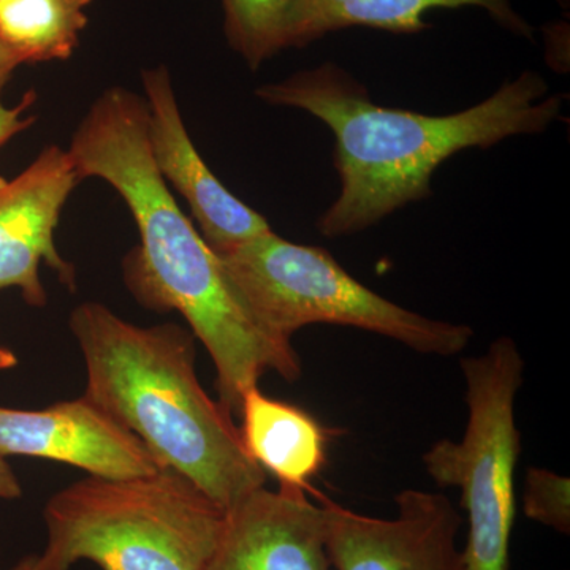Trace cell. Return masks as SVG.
I'll return each mask as SVG.
<instances>
[{
  "mask_svg": "<svg viewBox=\"0 0 570 570\" xmlns=\"http://www.w3.org/2000/svg\"><path fill=\"white\" fill-rule=\"evenodd\" d=\"M236 291L266 332L292 343L303 326L333 324L377 333L423 355H459L469 325L412 313L358 283L328 250L269 232L219 257Z\"/></svg>",
  "mask_w": 570,
  "mask_h": 570,
  "instance_id": "cell-5",
  "label": "cell"
},
{
  "mask_svg": "<svg viewBox=\"0 0 570 570\" xmlns=\"http://www.w3.org/2000/svg\"><path fill=\"white\" fill-rule=\"evenodd\" d=\"M148 105V141L153 163L176 193L189 205L202 238L217 257L261 238L272 225L261 213L228 193L195 149L176 102L174 82L167 67L141 73Z\"/></svg>",
  "mask_w": 570,
  "mask_h": 570,
  "instance_id": "cell-9",
  "label": "cell"
},
{
  "mask_svg": "<svg viewBox=\"0 0 570 570\" xmlns=\"http://www.w3.org/2000/svg\"><path fill=\"white\" fill-rule=\"evenodd\" d=\"M92 0H6L0 3V39L24 63L66 61L88 26Z\"/></svg>",
  "mask_w": 570,
  "mask_h": 570,
  "instance_id": "cell-14",
  "label": "cell"
},
{
  "mask_svg": "<svg viewBox=\"0 0 570 570\" xmlns=\"http://www.w3.org/2000/svg\"><path fill=\"white\" fill-rule=\"evenodd\" d=\"M561 3H562V0H561Z\"/></svg>",
  "mask_w": 570,
  "mask_h": 570,
  "instance_id": "cell-23",
  "label": "cell"
},
{
  "mask_svg": "<svg viewBox=\"0 0 570 570\" xmlns=\"http://www.w3.org/2000/svg\"><path fill=\"white\" fill-rule=\"evenodd\" d=\"M22 59L17 55L9 45L0 39V97H2L3 89L7 82L13 77L14 70L22 66Z\"/></svg>",
  "mask_w": 570,
  "mask_h": 570,
  "instance_id": "cell-18",
  "label": "cell"
},
{
  "mask_svg": "<svg viewBox=\"0 0 570 570\" xmlns=\"http://www.w3.org/2000/svg\"><path fill=\"white\" fill-rule=\"evenodd\" d=\"M3 2H6V0H0V3H3Z\"/></svg>",
  "mask_w": 570,
  "mask_h": 570,
  "instance_id": "cell-22",
  "label": "cell"
},
{
  "mask_svg": "<svg viewBox=\"0 0 570 570\" xmlns=\"http://www.w3.org/2000/svg\"><path fill=\"white\" fill-rule=\"evenodd\" d=\"M330 562L336 570H466L463 517L444 494L409 489L392 519L365 515L317 494Z\"/></svg>",
  "mask_w": 570,
  "mask_h": 570,
  "instance_id": "cell-7",
  "label": "cell"
},
{
  "mask_svg": "<svg viewBox=\"0 0 570 570\" xmlns=\"http://www.w3.org/2000/svg\"><path fill=\"white\" fill-rule=\"evenodd\" d=\"M69 149L51 145L14 178L0 176V291L18 287L29 306L47 305L40 266L47 265L71 292L73 265L56 247L63 205L80 183Z\"/></svg>",
  "mask_w": 570,
  "mask_h": 570,
  "instance_id": "cell-8",
  "label": "cell"
},
{
  "mask_svg": "<svg viewBox=\"0 0 570 570\" xmlns=\"http://www.w3.org/2000/svg\"><path fill=\"white\" fill-rule=\"evenodd\" d=\"M69 153L80 179H104L132 213L140 246L124 261L130 294L141 306L186 318L213 358L219 401L232 414L268 371L288 382L299 377L292 343L258 324L157 171L145 99L119 86L107 89L75 130Z\"/></svg>",
  "mask_w": 570,
  "mask_h": 570,
  "instance_id": "cell-1",
  "label": "cell"
},
{
  "mask_svg": "<svg viewBox=\"0 0 570 570\" xmlns=\"http://www.w3.org/2000/svg\"><path fill=\"white\" fill-rule=\"evenodd\" d=\"M37 570H205L225 510L189 479L160 469L132 479L89 475L52 494Z\"/></svg>",
  "mask_w": 570,
  "mask_h": 570,
  "instance_id": "cell-4",
  "label": "cell"
},
{
  "mask_svg": "<svg viewBox=\"0 0 570 570\" xmlns=\"http://www.w3.org/2000/svg\"><path fill=\"white\" fill-rule=\"evenodd\" d=\"M37 562H39V557H36V554H29V557H26L24 560L18 562V564L11 570H37Z\"/></svg>",
  "mask_w": 570,
  "mask_h": 570,
  "instance_id": "cell-21",
  "label": "cell"
},
{
  "mask_svg": "<svg viewBox=\"0 0 570 570\" xmlns=\"http://www.w3.org/2000/svg\"><path fill=\"white\" fill-rule=\"evenodd\" d=\"M463 7H479L501 28L534 39V29L510 0H294L285 28V50L306 47L326 33L347 28L419 33L430 28L423 20L428 11Z\"/></svg>",
  "mask_w": 570,
  "mask_h": 570,
  "instance_id": "cell-12",
  "label": "cell"
},
{
  "mask_svg": "<svg viewBox=\"0 0 570 570\" xmlns=\"http://www.w3.org/2000/svg\"><path fill=\"white\" fill-rule=\"evenodd\" d=\"M88 373L85 396L171 469L228 510L264 489L266 472L245 450L234 414L202 387L195 336L176 324L138 326L86 302L71 313Z\"/></svg>",
  "mask_w": 570,
  "mask_h": 570,
  "instance_id": "cell-3",
  "label": "cell"
},
{
  "mask_svg": "<svg viewBox=\"0 0 570 570\" xmlns=\"http://www.w3.org/2000/svg\"><path fill=\"white\" fill-rule=\"evenodd\" d=\"M17 365V355L9 351V348L0 346V371L13 370Z\"/></svg>",
  "mask_w": 570,
  "mask_h": 570,
  "instance_id": "cell-20",
  "label": "cell"
},
{
  "mask_svg": "<svg viewBox=\"0 0 570 570\" xmlns=\"http://www.w3.org/2000/svg\"><path fill=\"white\" fill-rule=\"evenodd\" d=\"M523 510L528 519L570 532V483L568 478L549 469L531 468L524 485Z\"/></svg>",
  "mask_w": 570,
  "mask_h": 570,
  "instance_id": "cell-16",
  "label": "cell"
},
{
  "mask_svg": "<svg viewBox=\"0 0 570 570\" xmlns=\"http://www.w3.org/2000/svg\"><path fill=\"white\" fill-rule=\"evenodd\" d=\"M238 414L247 455L279 487L313 490L309 482L325 466L332 431L302 407L264 395L258 385L247 390Z\"/></svg>",
  "mask_w": 570,
  "mask_h": 570,
  "instance_id": "cell-13",
  "label": "cell"
},
{
  "mask_svg": "<svg viewBox=\"0 0 570 570\" xmlns=\"http://www.w3.org/2000/svg\"><path fill=\"white\" fill-rule=\"evenodd\" d=\"M266 104L316 116L335 134L341 194L317 228L326 238L354 235L431 195L439 165L468 148L487 149L513 135L540 134L557 121L562 94L523 71L493 96L445 116L381 107L365 86L333 62L255 91Z\"/></svg>",
  "mask_w": 570,
  "mask_h": 570,
  "instance_id": "cell-2",
  "label": "cell"
},
{
  "mask_svg": "<svg viewBox=\"0 0 570 570\" xmlns=\"http://www.w3.org/2000/svg\"><path fill=\"white\" fill-rule=\"evenodd\" d=\"M461 370L466 381V431L461 441H438L423 455V464L438 487L461 491L468 517L466 570H509L521 450L515 400L524 381V360L515 341L502 336L485 354L461 360Z\"/></svg>",
  "mask_w": 570,
  "mask_h": 570,
  "instance_id": "cell-6",
  "label": "cell"
},
{
  "mask_svg": "<svg viewBox=\"0 0 570 570\" xmlns=\"http://www.w3.org/2000/svg\"><path fill=\"white\" fill-rule=\"evenodd\" d=\"M306 491L264 487L225 510L205 570H332L324 508Z\"/></svg>",
  "mask_w": 570,
  "mask_h": 570,
  "instance_id": "cell-11",
  "label": "cell"
},
{
  "mask_svg": "<svg viewBox=\"0 0 570 570\" xmlns=\"http://www.w3.org/2000/svg\"><path fill=\"white\" fill-rule=\"evenodd\" d=\"M21 494L20 480L6 459L0 456V499H18Z\"/></svg>",
  "mask_w": 570,
  "mask_h": 570,
  "instance_id": "cell-19",
  "label": "cell"
},
{
  "mask_svg": "<svg viewBox=\"0 0 570 570\" xmlns=\"http://www.w3.org/2000/svg\"><path fill=\"white\" fill-rule=\"evenodd\" d=\"M294 0H223L224 31L232 50L258 69L285 50V28Z\"/></svg>",
  "mask_w": 570,
  "mask_h": 570,
  "instance_id": "cell-15",
  "label": "cell"
},
{
  "mask_svg": "<svg viewBox=\"0 0 570 570\" xmlns=\"http://www.w3.org/2000/svg\"><path fill=\"white\" fill-rule=\"evenodd\" d=\"M36 100V92L28 91L17 107H6L0 102V148L9 142L14 135L21 134L22 130L32 126L33 116H26V112L31 110Z\"/></svg>",
  "mask_w": 570,
  "mask_h": 570,
  "instance_id": "cell-17",
  "label": "cell"
},
{
  "mask_svg": "<svg viewBox=\"0 0 570 570\" xmlns=\"http://www.w3.org/2000/svg\"><path fill=\"white\" fill-rule=\"evenodd\" d=\"M61 461L94 478L132 479L164 469L140 439L88 396L41 411L0 407V456Z\"/></svg>",
  "mask_w": 570,
  "mask_h": 570,
  "instance_id": "cell-10",
  "label": "cell"
}]
</instances>
